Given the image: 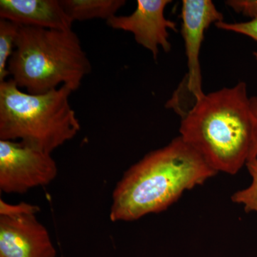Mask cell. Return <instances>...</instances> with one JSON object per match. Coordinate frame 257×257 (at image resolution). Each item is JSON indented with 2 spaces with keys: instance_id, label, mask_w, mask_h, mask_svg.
Wrapping results in <instances>:
<instances>
[{
  "instance_id": "cell-1",
  "label": "cell",
  "mask_w": 257,
  "mask_h": 257,
  "mask_svg": "<svg viewBox=\"0 0 257 257\" xmlns=\"http://www.w3.org/2000/svg\"><path fill=\"white\" fill-rule=\"evenodd\" d=\"M217 174L178 137L125 172L113 191L109 217L112 221H136L165 211L186 191Z\"/></svg>"
},
{
  "instance_id": "cell-5",
  "label": "cell",
  "mask_w": 257,
  "mask_h": 257,
  "mask_svg": "<svg viewBox=\"0 0 257 257\" xmlns=\"http://www.w3.org/2000/svg\"><path fill=\"white\" fill-rule=\"evenodd\" d=\"M40 208L0 199V257H56L46 228L36 215Z\"/></svg>"
},
{
  "instance_id": "cell-3",
  "label": "cell",
  "mask_w": 257,
  "mask_h": 257,
  "mask_svg": "<svg viewBox=\"0 0 257 257\" xmlns=\"http://www.w3.org/2000/svg\"><path fill=\"white\" fill-rule=\"evenodd\" d=\"M92 66L73 30L21 26L8 63L10 77L31 94H45L61 86L80 87Z\"/></svg>"
},
{
  "instance_id": "cell-6",
  "label": "cell",
  "mask_w": 257,
  "mask_h": 257,
  "mask_svg": "<svg viewBox=\"0 0 257 257\" xmlns=\"http://www.w3.org/2000/svg\"><path fill=\"white\" fill-rule=\"evenodd\" d=\"M51 154L15 141L0 140V189L6 194H24L47 185L57 177Z\"/></svg>"
},
{
  "instance_id": "cell-11",
  "label": "cell",
  "mask_w": 257,
  "mask_h": 257,
  "mask_svg": "<svg viewBox=\"0 0 257 257\" xmlns=\"http://www.w3.org/2000/svg\"><path fill=\"white\" fill-rule=\"evenodd\" d=\"M20 28L10 20H0V82L10 77L8 63L14 52Z\"/></svg>"
},
{
  "instance_id": "cell-13",
  "label": "cell",
  "mask_w": 257,
  "mask_h": 257,
  "mask_svg": "<svg viewBox=\"0 0 257 257\" xmlns=\"http://www.w3.org/2000/svg\"><path fill=\"white\" fill-rule=\"evenodd\" d=\"M215 26L220 30L241 34L257 42V19L243 23H229L221 21L216 23ZM253 56L257 63V51L253 52Z\"/></svg>"
},
{
  "instance_id": "cell-15",
  "label": "cell",
  "mask_w": 257,
  "mask_h": 257,
  "mask_svg": "<svg viewBox=\"0 0 257 257\" xmlns=\"http://www.w3.org/2000/svg\"><path fill=\"white\" fill-rule=\"evenodd\" d=\"M250 104H251V109H252L253 114L254 115L256 124V140H255L254 147H253V159L257 157V96H253L250 97Z\"/></svg>"
},
{
  "instance_id": "cell-7",
  "label": "cell",
  "mask_w": 257,
  "mask_h": 257,
  "mask_svg": "<svg viewBox=\"0 0 257 257\" xmlns=\"http://www.w3.org/2000/svg\"><path fill=\"white\" fill-rule=\"evenodd\" d=\"M182 7V35L187 59V72L184 85L179 88L172 97L177 98L187 92L192 99L193 105L200 99L202 77L199 55L204 33L211 24L224 21L223 15L211 0H183Z\"/></svg>"
},
{
  "instance_id": "cell-2",
  "label": "cell",
  "mask_w": 257,
  "mask_h": 257,
  "mask_svg": "<svg viewBox=\"0 0 257 257\" xmlns=\"http://www.w3.org/2000/svg\"><path fill=\"white\" fill-rule=\"evenodd\" d=\"M256 119L246 83L204 94L184 116L179 133L217 173L236 175L252 159Z\"/></svg>"
},
{
  "instance_id": "cell-14",
  "label": "cell",
  "mask_w": 257,
  "mask_h": 257,
  "mask_svg": "<svg viewBox=\"0 0 257 257\" xmlns=\"http://www.w3.org/2000/svg\"><path fill=\"white\" fill-rule=\"evenodd\" d=\"M226 5L236 13L251 19L250 20L257 19V0H229Z\"/></svg>"
},
{
  "instance_id": "cell-10",
  "label": "cell",
  "mask_w": 257,
  "mask_h": 257,
  "mask_svg": "<svg viewBox=\"0 0 257 257\" xmlns=\"http://www.w3.org/2000/svg\"><path fill=\"white\" fill-rule=\"evenodd\" d=\"M72 22L102 19L107 21L126 3L124 0H60Z\"/></svg>"
},
{
  "instance_id": "cell-8",
  "label": "cell",
  "mask_w": 257,
  "mask_h": 257,
  "mask_svg": "<svg viewBox=\"0 0 257 257\" xmlns=\"http://www.w3.org/2000/svg\"><path fill=\"white\" fill-rule=\"evenodd\" d=\"M170 0H138L131 15L112 17L106 25L114 30L131 32L139 45L150 51L157 60L160 48L170 52L168 30L177 32V25L165 18Z\"/></svg>"
},
{
  "instance_id": "cell-4",
  "label": "cell",
  "mask_w": 257,
  "mask_h": 257,
  "mask_svg": "<svg viewBox=\"0 0 257 257\" xmlns=\"http://www.w3.org/2000/svg\"><path fill=\"white\" fill-rule=\"evenodd\" d=\"M63 85L45 94L24 92L11 78L0 82V140L52 153L72 140L80 123Z\"/></svg>"
},
{
  "instance_id": "cell-12",
  "label": "cell",
  "mask_w": 257,
  "mask_h": 257,
  "mask_svg": "<svg viewBox=\"0 0 257 257\" xmlns=\"http://www.w3.org/2000/svg\"><path fill=\"white\" fill-rule=\"evenodd\" d=\"M246 168L251 175V183L246 188L237 191L231 196V201L243 205L246 212L257 214V157L248 161Z\"/></svg>"
},
{
  "instance_id": "cell-9",
  "label": "cell",
  "mask_w": 257,
  "mask_h": 257,
  "mask_svg": "<svg viewBox=\"0 0 257 257\" xmlns=\"http://www.w3.org/2000/svg\"><path fill=\"white\" fill-rule=\"evenodd\" d=\"M0 18L47 30H71L73 24L60 0H1Z\"/></svg>"
}]
</instances>
